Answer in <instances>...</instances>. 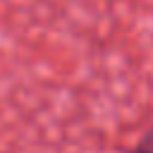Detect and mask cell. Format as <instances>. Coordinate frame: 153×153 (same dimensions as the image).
Segmentation results:
<instances>
[{
	"instance_id": "cell-1",
	"label": "cell",
	"mask_w": 153,
	"mask_h": 153,
	"mask_svg": "<svg viewBox=\"0 0 153 153\" xmlns=\"http://www.w3.org/2000/svg\"><path fill=\"white\" fill-rule=\"evenodd\" d=\"M129 153H153V127L139 139V143H136Z\"/></svg>"
}]
</instances>
